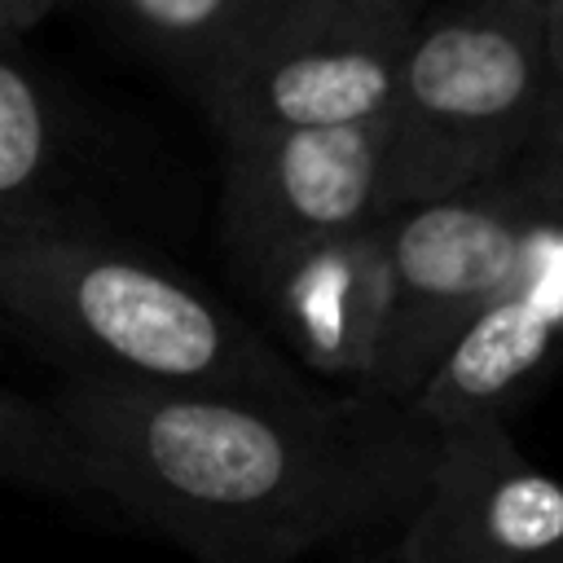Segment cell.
I'll return each instance as SVG.
<instances>
[{"instance_id": "obj_1", "label": "cell", "mask_w": 563, "mask_h": 563, "mask_svg": "<svg viewBox=\"0 0 563 563\" xmlns=\"http://www.w3.org/2000/svg\"><path fill=\"white\" fill-rule=\"evenodd\" d=\"M440 431L413 409L325 391L264 400L57 378L0 396V475L97 523L224 563L391 545L431 488Z\"/></svg>"}, {"instance_id": "obj_2", "label": "cell", "mask_w": 563, "mask_h": 563, "mask_svg": "<svg viewBox=\"0 0 563 563\" xmlns=\"http://www.w3.org/2000/svg\"><path fill=\"white\" fill-rule=\"evenodd\" d=\"M0 308L57 378L264 400L330 391L268 330L114 224L0 220Z\"/></svg>"}, {"instance_id": "obj_3", "label": "cell", "mask_w": 563, "mask_h": 563, "mask_svg": "<svg viewBox=\"0 0 563 563\" xmlns=\"http://www.w3.org/2000/svg\"><path fill=\"white\" fill-rule=\"evenodd\" d=\"M559 88L550 0L427 4L387 123V211L515 176Z\"/></svg>"}, {"instance_id": "obj_4", "label": "cell", "mask_w": 563, "mask_h": 563, "mask_svg": "<svg viewBox=\"0 0 563 563\" xmlns=\"http://www.w3.org/2000/svg\"><path fill=\"white\" fill-rule=\"evenodd\" d=\"M422 0H286L198 97L220 145L391 123Z\"/></svg>"}, {"instance_id": "obj_5", "label": "cell", "mask_w": 563, "mask_h": 563, "mask_svg": "<svg viewBox=\"0 0 563 563\" xmlns=\"http://www.w3.org/2000/svg\"><path fill=\"white\" fill-rule=\"evenodd\" d=\"M545 207L519 176L391 211L396 308L365 396L413 409L466 325L515 282Z\"/></svg>"}, {"instance_id": "obj_6", "label": "cell", "mask_w": 563, "mask_h": 563, "mask_svg": "<svg viewBox=\"0 0 563 563\" xmlns=\"http://www.w3.org/2000/svg\"><path fill=\"white\" fill-rule=\"evenodd\" d=\"M387 211V123L220 145V242L233 277Z\"/></svg>"}, {"instance_id": "obj_7", "label": "cell", "mask_w": 563, "mask_h": 563, "mask_svg": "<svg viewBox=\"0 0 563 563\" xmlns=\"http://www.w3.org/2000/svg\"><path fill=\"white\" fill-rule=\"evenodd\" d=\"M233 282L312 383L369 387L396 308L391 216L299 242Z\"/></svg>"}, {"instance_id": "obj_8", "label": "cell", "mask_w": 563, "mask_h": 563, "mask_svg": "<svg viewBox=\"0 0 563 563\" xmlns=\"http://www.w3.org/2000/svg\"><path fill=\"white\" fill-rule=\"evenodd\" d=\"M391 563H563V479L501 422L440 431L431 488L383 545Z\"/></svg>"}, {"instance_id": "obj_9", "label": "cell", "mask_w": 563, "mask_h": 563, "mask_svg": "<svg viewBox=\"0 0 563 563\" xmlns=\"http://www.w3.org/2000/svg\"><path fill=\"white\" fill-rule=\"evenodd\" d=\"M128 176L123 136L75 97L26 40H0V220H97L128 229L114 198Z\"/></svg>"}, {"instance_id": "obj_10", "label": "cell", "mask_w": 563, "mask_h": 563, "mask_svg": "<svg viewBox=\"0 0 563 563\" xmlns=\"http://www.w3.org/2000/svg\"><path fill=\"white\" fill-rule=\"evenodd\" d=\"M563 352V220L545 216L515 282L466 325L413 413L431 431L501 422Z\"/></svg>"}, {"instance_id": "obj_11", "label": "cell", "mask_w": 563, "mask_h": 563, "mask_svg": "<svg viewBox=\"0 0 563 563\" xmlns=\"http://www.w3.org/2000/svg\"><path fill=\"white\" fill-rule=\"evenodd\" d=\"M194 101L286 0H92Z\"/></svg>"}, {"instance_id": "obj_12", "label": "cell", "mask_w": 563, "mask_h": 563, "mask_svg": "<svg viewBox=\"0 0 563 563\" xmlns=\"http://www.w3.org/2000/svg\"><path fill=\"white\" fill-rule=\"evenodd\" d=\"M515 176H519L523 189L545 207V216L563 220V145H537V150L519 163Z\"/></svg>"}, {"instance_id": "obj_13", "label": "cell", "mask_w": 563, "mask_h": 563, "mask_svg": "<svg viewBox=\"0 0 563 563\" xmlns=\"http://www.w3.org/2000/svg\"><path fill=\"white\" fill-rule=\"evenodd\" d=\"M57 0H0V40H26Z\"/></svg>"}, {"instance_id": "obj_14", "label": "cell", "mask_w": 563, "mask_h": 563, "mask_svg": "<svg viewBox=\"0 0 563 563\" xmlns=\"http://www.w3.org/2000/svg\"><path fill=\"white\" fill-rule=\"evenodd\" d=\"M537 145H563V88H559V97H554V110H550L545 132H541Z\"/></svg>"}, {"instance_id": "obj_15", "label": "cell", "mask_w": 563, "mask_h": 563, "mask_svg": "<svg viewBox=\"0 0 563 563\" xmlns=\"http://www.w3.org/2000/svg\"><path fill=\"white\" fill-rule=\"evenodd\" d=\"M550 31H554V62L563 75V0H550Z\"/></svg>"}, {"instance_id": "obj_16", "label": "cell", "mask_w": 563, "mask_h": 563, "mask_svg": "<svg viewBox=\"0 0 563 563\" xmlns=\"http://www.w3.org/2000/svg\"><path fill=\"white\" fill-rule=\"evenodd\" d=\"M352 563H391V559H387V554H383V545H378V550H361Z\"/></svg>"}, {"instance_id": "obj_17", "label": "cell", "mask_w": 563, "mask_h": 563, "mask_svg": "<svg viewBox=\"0 0 563 563\" xmlns=\"http://www.w3.org/2000/svg\"><path fill=\"white\" fill-rule=\"evenodd\" d=\"M202 563H224V559H202Z\"/></svg>"}, {"instance_id": "obj_18", "label": "cell", "mask_w": 563, "mask_h": 563, "mask_svg": "<svg viewBox=\"0 0 563 563\" xmlns=\"http://www.w3.org/2000/svg\"><path fill=\"white\" fill-rule=\"evenodd\" d=\"M422 4H435V0H422Z\"/></svg>"}]
</instances>
